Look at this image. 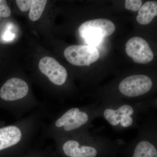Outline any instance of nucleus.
I'll use <instances>...</instances> for the list:
<instances>
[{
  "label": "nucleus",
  "mask_w": 157,
  "mask_h": 157,
  "mask_svg": "<svg viewBox=\"0 0 157 157\" xmlns=\"http://www.w3.org/2000/svg\"><path fill=\"white\" fill-rule=\"evenodd\" d=\"M115 29V25L112 21L101 18L83 23L78 29V33L88 45L96 47L104 38L113 33Z\"/></svg>",
  "instance_id": "nucleus-1"
},
{
  "label": "nucleus",
  "mask_w": 157,
  "mask_h": 157,
  "mask_svg": "<svg viewBox=\"0 0 157 157\" xmlns=\"http://www.w3.org/2000/svg\"><path fill=\"white\" fill-rule=\"evenodd\" d=\"M65 58L70 63L76 66H89L100 57L98 48L89 45H72L64 52Z\"/></svg>",
  "instance_id": "nucleus-2"
},
{
  "label": "nucleus",
  "mask_w": 157,
  "mask_h": 157,
  "mask_svg": "<svg viewBox=\"0 0 157 157\" xmlns=\"http://www.w3.org/2000/svg\"><path fill=\"white\" fill-rule=\"evenodd\" d=\"M153 82L151 78L144 75L128 76L122 80L119 86L120 91L128 97L142 95L151 89Z\"/></svg>",
  "instance_id": "nucleus-3"
},
{
  "label": "nucleus",
  "mask_w": 157,
  "mask_h": 157,
  "mask_svg": "<svg viewBox=\"0 0 157 157\" xmlns=\"http://www.w3.org/2000/svg\"><path fill=\"white\" fill-rule=\"evenodd\" d=\"M126 52L137 63H148L154 58L148 42L141 37H134L129 39L126 44Z\"/></svg>",
  "instance_id": "nucleus-4"
},
{
  "label": "nucleus",
  "mask_w": 157,
  "mask_h": 157,
  "mask_svg": "<svg viewBox=\"0 0 157 157\" xmlns=\"http://www.w3.org/2000/svg\"><path fill=\"white\" fill-rule=\"evenodd\" d=\"M39 70L54 84H63L67 78V70L53 58L45 57L39 61Z\"/></svg>",
  "instance_id": "nucleus-5"
},
{
  "label": "nucleus",
  "mask_w": 157,
  "mask_h": 157,
  "mask_svg": "<svg viewBox=\"0 0 157 157\" xmlns=\"http://www.w3.org/2000/svg\"><path fill=\"white\" fill-rule=\"evenodd\" d=\"M29 86L24 80L11 78L0 89V97L6 101H14L25 97L29 92Z\"/></svg>",
  "instance_id": "nucleus-6"
},
{
  "label": "nucleus",
  "mask_w": 157,
  "mask_h": 157,
  "mask_svg": "<svg viewBox=\"0 0 157 157\" xmlns=\"http://www.w3.org/2000/svg\"><path fill=\"white\" fill-rule=\"evenodd\" d=\"M89 117L86 113L80 111L78 108H73L65 113L56 122V127H64L66 131H73L86 124Z\"/></svg>",
  "instance_id": "nucleus-7"
},
{
  "label": "nucleus",
  "mask_w": 157,
  "mask_h": 157,
  "mask_svg": "<svg viewBox=\"0 0 157 157\" xmlns=\"http://www.w3.org/2000/svg\"><path fill=\"white\" fill-rule=\"evenodd\" d=\"M64 153L68 157H95L97 151L94 147L80 146L75 140H70L65 143L63 147Z\"/></svg>",
  "instance_id": "nucleus-8"
},
{
  "label": "nucleus",
  "mask_w": 157,
  "mask_h": 157,
  "mask_svg": "<svg viewBox=\"0 0 157 157\" xmlns=\"http://www.w3.org/2000/svg\"><path fill=\"white\" fill-rule=\"evenodd\" d=\"M21 137L19 128L14 126L0 129V151L18 143Z\"/></svg>",
  "instance_id": "nucleus-9"
},
{
  "label": "nucleus",
  "mask_w": 157,
  "mask_h": 157,
  "mask_svg": "<svg viewBox=\"0 0 157 157\" xmlns=\"http://www.w3.org/2000/svg\"><path fill=\"white\" fill-rule=\"evenodd\" d=\"M134 113V109L132 106L124 104L119 107L117 110L107 108L104 110V115L106 120L110 124L115 126L125 119L131 117Z\"/></svg>",
  "instance_id": "nucleus-10"
},
{
  "label": "nucleus",
  "mask_w": 157,
  "mask_h": 157,
  "mask_svg": "<svg viewBox=\"0 0 157 157\" xmlns=\"http://www.w3.org/2000/svg\"><path fill=\"white\" fill-rule=\"evenodd\" d=\"M157 14V1H148L139 9L136 19L140 24L146 25L151 22Z\"/></svg>",
  "instance_id": "nucleus-11"
},
{
  "label": "nucleus",
  "mask_w": 157,
  "mask_h": 157,
  "mask_svg": "<svg viewBox=\"0 0 157 157\" xmlns=\"http://www.w3.org/2000/svg\"><path fill=\"white\" fill-rule=\"evenodd\" d=\"M133 157H157L155 147L147 140H142L135 147Z\"/></svg>",
  "instance_id": "nucleus-12"
},
{
  "label": "nucleus",
  "mask_w": 157,
  "mask_h": 157,
  "mask_svg": "<svg viewBox=\"0 0 157 157\" xmlns=\"http://www.w3.org/2000/svg\"><path fill=\"white\" fill-rule=\"evenodd\" d=\"M47 2V1L46 0L32 1L29 14L31 20L36 21L41 17Z\"/></svg>",
  "instance_id": "nucleus-13"
},
{
  "label": "nucleus",
  "mask_w": 157,
  "mask_h": 157,
  "mask_svg": "<svg viewBox=\"0 0 157 157\" xmlns=\"http://www.w3.org/2000/svg\"><path fill=\"white\" fill-rule=\"evenodd\" d=\"M142 2L140 0H126L125 2V7L128 10L137 11L141 8Z\"/></svg>",
  "instance_id": "nucleus-14"
},
{
  "label": "nucleus",
  "mask_w": 157,
  "mask_h": 157,
  "mask_svg": "<svg viewBox=\"0 0 157 157\" xmlns=\"http://www.w3.org/2000/svg\"><path fill=\"white\" fill-rule=\"evenodd\" d=\"M11 14V10L7 5V2L0 0V20L1 17H9Z\"/></svg>",
  "instance_id": "nucleus-15"
},
{
  "label": "nucleus",
  "mask_w": 157,
  "mask_h": 157,
  "mask_svg": "<svg viewBox=\"0 0 157 157\" xmlns=\"http://www.w3.org/2000/svg\"><path fill=\"white\" fill-rule=\"evenodd\" d=\"M17 6L19 9L23 12H25L29 10L32 1L31 0H17L16 1Z\"/></svg>",
  "instance_id": "nucleus-16"
},
{
  "label": "nucleus",
  "mask_w": 157,
  "mask_h": 157,
  "mask_svg": "<svg viewBox=\"0 0 157 157\" xmlns=\"http://www.w3.org/2000/svg\"><path fill=\"white\" fill-rule=\"evenodd\" d=\"M14 38V34L11 33L9 30H7L3 34L2 39L4 41L9 42Z\"/></svg>",
  "instance_id": "nucleus-17"
}]
</instances>
